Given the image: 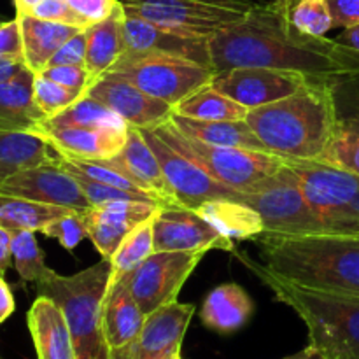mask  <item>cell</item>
<instances>
[{
    "label": "cell",
    "instance_id": "cell-9",
    "mask_svg": "<svg viewBox=\"0 0 359 359\" xmlns=\"http://www.w3.org/2000/svg\"><path fill=\"white\" fill-rule=\"evenodd\" d=\"M284 161L300 181L325 231L359 238V175L319 161Z\"/></svg>",
    "mask_w": 359,
    "mask_h": 359
},
{
    "label": "cell",
    "instance_id": "cell-1",
    "mask_svg": "<svg viewBox=\"0 0 359 359\" xmlns=\"http://www.w3.org/2000/svg\"><path fill=\"white\" fill-rule=\"evenodd\" d=\"M209 51L217 72L235 67H272L339 84L359 79L358 51L335 39L294 30L272 2H258L244 20L210 39Z\"/></svg>",
    "mask_w": 359,
    "mask_h": 359
},
{
    "label": "cell",
    "instance_id": "cell-47",
    "mask_svg": "<svg viewBox=\"0 0 359 359\" xmlns=\"http://www.w3.org/2000/svg\"><path fill=\"white\" fill-rule=\"evenodd\" d=\"M14 297H13V291H11L9 284L2 279L0 276V325L9 318L11 314L14 312Z\"/></svg>",
    "mask_w": 359,
    "mask_h": 359
},
{
    "label": "cell",
    "instance_id": "cell-28",
    "mask_svg": "<svg viewBox=\"0 0 359 359\" xmlns=\"http://www.w3.org/2000/svg\"><path fill=\"white\" fill-rule=\"evenodd\" d=\"M230 241H258L265 231L263 219L252 207L231 198L210 200L195 209Z\"/></svg>",
    "mask_w": 359,
    "mask_h": 359
},
{
    "label": "cell",
    "instance_id": "cell-17",
    "mask_svg": "<svg viewBox=\"0 0 359 359\" xmlns=\"http://www.w3.org/2000/svg\"><path fill=\"white\" fill-rule=\"evenodd\" d=\"M146 314L140 311L128 286V277L109 284L102 305V337L109 359H135L133 346L142 330Z\"/></svg>",
    "mask_w": 359,
    "mask_h": 359
},
{
    "label": "cell",
    "instance_id": "cell-16",
    "mask_svg": "<svg viewBox=\"0 0 359 359\" xmlns=\"http://www.w3.org/2000/svg\"><path fill=\"white\" fill-rule=\"evenodd\" d=\"M95 100L121 116L126 125L133 128H154L168 121L174 107L167 102L151 97L146 91L118 72H107L86 91Z\"/></svg>",
    "mask_w": 359,
    "mask_h": 359
},
{
    "label": "cell",
    "instance_id": "cell-49",
    "mask_svg": "<svg viewBox=\"0 0 359 359\" xmlns=\"http://www.w3.org/2000/svg\"><path fill=\"white\" fill-rule=\"evenodd\" d=\"M25 67V63L21 62H11V60H0V83L6 81L7 77L14 76L18 70H21Z\"/></svg>",
    "mask_w": 359,
    "mask_h": 359
},
{
    "label": "cell",
    "instance_id": "cell-48",
    "mask_svg": "<svg viewBox=\"0 0 359 359\" xmlns=\"http://www.w3.org/2000/svg\"><path fill=\"white\" fill-rule=\"evenodd\" d=\"M339 44L346 46V48L354 49L359 53V25H353V27H346L339 35L335 37Z\"/></svg>",
    "mask_w": 359,
    "mask_h": 359
},
{
    "label": "cell",
    "instance_id": "cell-46",
    "mask_svg": "<svg viewBox=\"0 0 359 359\" xmlns=\"http://www.w3.org/2000/svg\"><path fill=\"white\" fill-rule=\"evenodd\" d=\"M11 242H13V231L0 226V276H4L7 272V269L13 265Z\"/></svg>",
    "mask_w": 359,
    "mask_h": 359
},
{
    "label": "cell",
    "instance_id": "cell-43",
    "mask_svg": "<svg viewBox=\"0 0 359 359\" xmlns=\"http://www.w3.org/2000/svg\"><path fill=\"white\" fill-rule=\"evenodd\" d=\"M84 58H86V30H81L74 35L72 39L65 42L55 56L51 58L48 67L55 65H79L84 67Z\"/></svg>",
    "mask_w": 359,
    "mask_h": 359
},
{
    "label": "cell",
    "instance_id": "cell-23",
    "mask_svg": "<svg viewBox=\"0 0 359 359\" xmlns=\"http://www.w3.org/2000/svg\"><path fill=\"white\" fill-rule=\"evenodd\" d=\"M37 359H77L72 333L62 309L48 297L39 294L27 314Z\"/></svg>",
    "mask_w": 359,
    "mask_h": 359
},
{
    "label": "cell",
    "instance_id": "cell-30",
    "mask_svg": "<svg viewBox=\"0 0 359 359\" xmlns=\"http://www.w3.org/2000/svg\"><path fill=\"white\" fill-rule=\"evenodd\" d=\"M170 123L182 133L196 137L203 142L269 153V149L263 146L262 140L256 137V133L245 121H198V119L184 118L174 112L170 116Z\"/></svg>",
    "mask_w": 359,
    "mask_h": 359
},
{
    "label": "cell",
    "instance_id": "cell-22",
    "mask_svg": "<svg viewBox=\"0 0 359 359\" xmlns=\"http://www.w3.org/2000/svg\"><path fill=\"white\" fill-rule=\"evenodd\" d=\"M193 316L195 305L181 302L163 305L147 314L133 346V358L151 359L181 349Z\"/></svg>",
    "mask_w": 359,
    "mask_h": 359
},
{
    "label": "cell",
    "instance_id": "cell-40",
    "mask_svg": "<svg viewBox=\"0 0 359 359\" xmlns=\"http://www.w3.org/2000/svg\"><path fill=\"white\" fill-rule=\"evenodd\" d=\"M30 14L35 18H41V20L56 21V23L70 25V27L83 28V30L91 27L67 0H42L32 9Z\"/></svg>",
    "mask_w": 359,
    "mask_h": 359
},
{
    "label": "cell",
    "instance_id": "cell-29",
    "mask_svg": "<svg viewBox=\"0 0 359 359\" xmlns=\"http://www.w3.org/2000/svg\"><path fill=\"white\" fill-rule=\"evenodd\" d=\"M56 158L58 151L42 137L0 128V179L23 168L51 163Z\"/></svg>",
    "mask_w": 359,
    "mask_h": 359
},
{
    "label": "cell",
    "instance_id": "cell-54",
    "mask_svg": "<svg viewBox=\"0 0 359 359\" xmlns=\"http://www.w3.org/2000/svg\"><path fill=\"white\" fill-rule=\"evenodd\" d=\"M174 359H184V358H182L181 351H177V353H175V356H174Z\"/></svg>",
    "mask_w": 359,
    "mask_h": 359
},
{
    "label": "cell",
    "instance_id": "cell-14",
    "mask_svg": "<svg viewBox=\"0 0 359 359\" xmlns=\"http://www.w3.org/2000/svg\"><path fill=\"white\" fill-rule=\"evenodd\" d=\"M0 193L48 205L67 207L77 212H86L91 209L90 200L86 198L76 177L63 170L56 160L23 168L0 179Z\"/></svg>",
    "mask_w": 359,
    "mask_h": 359
},
{
    "label": "cell",
    "instance_id": "cell-2",
    "mask_svg": "<svg viewBox=\"0 0 359 359\" xmlns=\"http://www.w3.org/2000/svg\"><path fill=\"white\" fill-rule=\"evenodd\" d=\"M339 83L309 77L290 97L251 109L245 123L270 154L293 161H318L339 123Z\"/></svg>",
    "mask_w": 359,
    "mask_h": 359
},
{
    "label": "cell",
    "instance_id": "cell-3",
    "mask_svg": "<svg viewBox=\"0 0 359 359\" xmlns=\"http://www.w3.org/2000/svg\"><path fill=\"white\" fill-rule=\"evenodd\" d=\"M265 269L294 286L359 297V238L323 233L262 237Z\"/></svg>",
    "mask_w": 359,
    "mask_h": 359
},
{
    "label": "cell",
    "instance_id": "cell-21",
    "mask_svg": "<svg viewBox=\"0 0 359 359\" xmlns=\"http://www.w3.org/2000/svg\"><path fill=\"white\" fill-rule=\"evenodd\" d=\"M30 133L48 140L60 154L81 160H107L116 156L126 142V132L84 126L49 125L42 121Z\"/></svg>",
    "mask_w": 359,
    "mask_h": 359
},
{
    "label": "cell",
    "instance_id": "cell-35",
    "mask_svg": "<svg viewBox=\"0 0 359 359\" xmlns=\"http://www.w3.org/2000/svg\"><path fill=\"white\" fill-rule=\"evenodd\" d=\"M318 161L337 170L359 175V119L354 116H340L328 146Z\"/></svg>",
    "mask_w": 359,
    "mask_h": 359
},
{
    "label": "cell",
    "instance_id": "cell-20",
    "mask_svg": "<svg viewBox=\"0 0 359 359\" xmlns=\"http://www.w3.org/2000/svg\"><path fill=\"white\" fill-rule=\"evenodd\" d=\"M160 205L146 202H109L84 212L88 238L104 259H111L126 235L153 216Z\"/></svg>",
    "mask_w": 359,
    "mask_h": 359
},
{
    "label": "cell",
    "instance_id": "cell-25",
    "mask_svg": "<svg viewBox=\"0 0 359 359\" xmlns=\"http://www.w3.org/2000/svg\"><path fill=\"white\" fill-rule=\"evenodd\" d=\"M123 21H125V9L119 2L111 16L86 28L84 69L90 77V84L97 83L102 76H105L125 53Z\"/></svg>",
    "mask_w": 359,
    "mask_h": 359
},
{
    "label": "cell",
    "instance_id": "cell-50",
    "mask_svg": "<svg viewBox=\"0 0 359 359\" xmlns=\"http://www.w3.org/2000/svg\"><path fill=\"white\" fill-rule=\"evenodd\" d=\"M284 359H326V356L321 353V351L316 349L314 346H311V344H309L305 349L298 351L297 354H291V356H287Z\"/></svg>",
    "mask_w": 359,
    "mask_h": 359
},
{
    "label": "cell",
    "instance_id": "cell-5",
    "mask_svg": "<svg viewBox=\"0 0 359 359\" xmlns=\"http://www.w3.org/2000/svg\"><path fill=\"white\" fill-rule=\"evenodd\" d=\"M111 272V259L102 258L100 263L74 276H60L51 270L35 284L39 294L51 298L62 309L72 333L77 359H109L102 337V305Z\"/></svg>",
    "mask_w": 359,
    "mask_h": 359
},
{
    "label": "cell",
    "instance_id": "cell-51",
    "mask_svg": "<svg viewBox=\"0 0 359 359\" xmlns=\"http://www.w3.org/2000/svg\"><path fill=\"white\" fill-rule=\"evenodd\" d=\"M42 0H14V6H16V16L21 14H30L37 4H41Z\"/></svg>",
    "mask_w": 359,
    "mask_h": 359
},
{
    "label": "cell",
    "instance_id": "cell-11",
    "mask_svg": "<svg viewBox=\"0 0 359 359\" xmlns=\"http://www.w3.org/2000/svg\"><path fill=\"white\" fill-rule=\"evenodd\" d=\"M203 251H154L128 276V286L144 314L177 302Z\"/></svg>",
    "mask_w": 359,
    "mask_h": 359
},
{
    "label": "cell",
    "instance_id": "cell-56",
    "mask_svg": "<svg viewBox=\"0 0 359 359\" xmlns=\"http://www.w3.org/2000/svg\"><path fill=\"white\" fill-rule=\"evenodd\" d=\"M0 359H4V356H2V351H0Z\"/></svg>",
    "mask_w": 359,
    "mask_h": 359
},
{
    "label": "cell",
    "instance_id": "cell-18",
    "mask_svg": "<svg viewBox=\"0 0 359 359\" xmlns=\"http://www.w3.org/2000/svg\"><path fill=\"white\" fill-rule=\"evenodd\" d=\"M123 37H125V53L123 55H174L195 60L202 65L212 67L209 41L175 34V32L158 27V25L142 20L139 16L125 13Z\"/></svg>",
    "mask_w": 359,
    "mask_h": 359
},
{
    "label": "cell",
    "instance_id": "cell-39",
    "mask_svg": "<svg viewBox=\"0 0 359 359\" xmlns=\"http://www.w3.org/2000/svg\"><path fill=\"white\" fill-rule=\"evenodd\" d=\"M46 237L56 238L65 249L72 251L83 242V238H88L86 219L84 212H69L58 219L51 221L44 230L41 231Z\"/></svg>",
    "mask_w": 359,
    "mask_h": 359
},
{
    "label": "cell",
    "instance_id": "cell-33",
    "mask_svg": "<svg viewBox=\"0 0 359 359\" xmlns=\"http://www.w3.org/2000/svg\"><path fill=\"white\" fill-rule=\"evenodd\" d=\"M158 212V210H156ZM156 212L146 221L133 228L125 241L119 244L114 255L111 256V280L109 284H116L118 280L128 277L140 263L146 262L154 252V217Z\"/></svg>",
    "mask_w": 359,
    "mask_h": 359
},
{
    "label": "cell",
    "instance_id": "cell-42",
    "mask_svg": "<svg viewBox=\"0 0 359 359\" xmlns=\"http://www.w3.org/2000/svg\"><path fill=\"white\" fill-rule=\"evenodd\" d=\"M0 60L25 63L23 58V37L18 18L0 23Z\"/></svg>",
    "mask_w": 359,
    "mask_h": 359
},
{
    "label": "cell",
    "instance_id": "cell-44",
    "mask_svg": "<svg viewBox=\"0 0 359 359\" xmlns=\"http://www.w3.org/2000/svg\"><path fill=\"white\" fill-rule=\"evenodd\" d=\"M90 25L111 16L121 0H67Z\"/></svg>",
    "mask_w": 359,
    "mask_h": 359
},
{
    "label": "cell",
    "instance_id": "cell-27",
    "mask_svg": "<svg viewBox=\"0 0 359 359\" xmlns=\"http://www.w3.org/2000/svg\"><path fill=\"white\" fill-rule=\"evenodd\" d=\"M16 18L20 21L21 37H23L25 65L34 74H41L49 65L55 53L77 32L83 30L70 25L41 20L32 14H21Z\"/></svg>",
    "mask_w": 359,
    "mask_h": 359
},
{
    "label": "cell",
    "instance_id": "cell-7",
    "mask_svg": "<svg viewBox=\"0 0 359 359\" xmlns=\"http://www.w3.org/2000/svg\"><path fill=\"white\" fill-rule=\"evenodd\" d=\"M256 4V0H121L126 14L203 41L244 20Z\"/></svg>",
    "mask_w": 359,
    "mask_h": 359
},
{
    "label": "cell",
    "instance_id": "cell-13",
    "mask_svg": "<svg viewBox=\"0 0 359 359\" xmlns=\"http://www.w3.org/2000/svg\"><path fill=\"white\" fill-rule=\"evenodd\" d=\"M309 81L298 70L272 67H235L223 70L212 81V86L245 109H256L290 97Z\"/></svg>",
    "mask_w": 359,
    "mask_h": 359
},
{
    "label": "cell",
    "instance_id": "cell-10",
    "mask_svg": "<svg viewBox=\"0 0 359 359\" xmlns=\"http://www.w3.org/2000/svg\"><path fill=\"white\" fill-rule=\"evenodd\" d=\"M109 72H118L151 97L172 107L212 84L217 70L209 65L174 55H123Z\"/></svg>",
    "mask_w": 359,
    "mask_h": 359
},
{
    "label": "cell",
    "instance_id": "cell-55",
    "mask_svg": "<svg viewBox=\"0 0 359 359\" xmlns=\"http://www.w3.org/2000/svg\"><path fill=\"white\" fill-rule=\"evenodd\" d=\"M256 2H272V0H256Z\"/></svg>",
    "mask_w": 359,
    "mask_h": 359
},
{
    "label": "cell",
    "instance_id": "cell-12",
    "mask_svg": "<svg viewBox=\"0 0 359 359\" xmlns=\"http://www.w3.org/2000/svg\"><path fill=\"white\" fill-rule=\"evenodd\" d=\"M140 132H142L144 139L149 144L153 153L156 154L168 186L172 188L182 209L195 210L196 207L210 202V200L238 198V195H241L238 189H231L217 182L196 161L189 160L188 156L168 146L153 128H142Z\"/></svg>",
    "mask_w": 359,
    "mask_h": 359
},
{
    "label": "cell",
    "instance_id": "cell-8",
    "mask_svg": "<svg viewBox=\"0 0 359 359\" xmlns=\"http://www.w3.org/2000/svg\"><path fill=\"white\" fill-rule=\"evenodd\" d=\"M237 200L252 207L262 216L265 226L262 237H297L325 231L300 181L286 161L272 177L249 191H241Z\"/></svg>",
    "mask_w": 359,
    "mask_h": 359
},
{
    "label": "cell",
    "instance_id": "cell-24",
    "mask_svg": "<svg viewBox=\"0 0 359 359\" xmlns=\"http://www.w3.org/2000/svg\"><path fill=\"white\" fill-rule=\"evenodd\" d=\"M35 74L27 65L0 83V128L32 132L46 116L34 98Z\"/></svg>",
    "mask_w": 359,
    "mask_h": 359
},
{
    "label": "cell",
    "instance_id": "cell-26",
    "mask_svg": "<svg viewBox=\"0 0 359 359\" xmlns=\"http://www.w3.org/2000/svg\"><path fill=\"white\" fill-rule=\"evenodd\" d=\"M255 312V302L248 291L235 283L221 284L205 297L200 311L203 326L221 335H230L248 325Z\"/></svg>",
    "mask_w": 359,
    "mask_h": 359
},
{
    "label": "cell",
    "instance_id": "cell-41",
    "mask_svg": "<svg viewBox=\"0 0 359 359\" xmlns=\"http://www.w3.org/2000/svg\"><path fill=\"white\" fill-rule=\"evenodd\" d=\"M41 76L48 77V79L55 81V83L62 84V86L69 88V90L79 91V93L86 95L90 90V77L84 67L79 65H55L46 67L41 72Z\"/></svg>",
    "mask_w": 359,
    "mask_h": 359
},
{
    "label": "cell",
    "instance_id": "cell-53",
    "mask_svg": "<svg viewBox=\"0 0 359 359\" xmlns=\"http://www.w3.org/2000/svg\"><path fill=\"white\" fill-rule=\"evenodd\" d=\"M181 351V349H179ZM175 353H177V351H175ZM175 353H168V354H163V356H158V358H151V359H174V356H175Z\"/></svg>",
    "mask_w": 359,
    "mask_h": 359
},
{
    "label": "cell",
    "instance_id": "cell-4",
    "mask_svg": "<svg viewBox=\"0 0 359 359\" xmlns=\"http://www.w3.org/2000/svg\"><path fill=\"white\" fill-rule=\"evenodd\" d=\"M233 255L273 291L277 300L300 316L309 330V344L326 359H359V297L294 286L244 252L233 249Z\"/></svg>",
    "mask_w": 359,
    "mask_h": 359
},
{
    "label": "cell",
    "instance_id": "cell-36",
    "mask_svg": "<svg viewBox=\"0 0 359 359\" xmlns=\"http://www.w3.org/2000/svg\"><path fill=\"white\" fill-rule=\"evenodd\" d=\"M46 123L63 126H84V128L119 130V132H126L130 128L121 116L105 107L102 102L91 98L90 95H83L65 111L46 119Z\"/></svg>",
    "mask_w": 359,
    "mask_h": 359
},
{
    "label": "cell",
    "instance_id": "cell-32",
    "mask_svg": "<svg viewBox=\"0 0 359 359\" xmlns=\"http://www.w3.org/2000/svg\"><path fill=\"white\" fill-rule=\"evenodd\" d=\"M174 112L198 121H245L249 109L209 84L186 98L174 109Z\"/></svg>",
    "mask_w": 359,
    "mask_h": 359
},
{
    "label": "cell",
    "instance_id": "cell-38",
    "mask_svg": "<svg viewBox=\"0 0 359 359\" xmlns=\"http://www.w3.org/2000/svg\"><path fill=\"white\" fill-rule=\"evenodd\" d=\"M81 97H83V93H79V91L69 90V88L62 86V84L55 83V81L48 79L41 74H35L34 98L37 107L44 112L46 119L65 111Z\"/></svg>",
    "mask_w": 359,
    "mask_h": 359
},
{
    "label": "cell",
    "instance_id": "cell-45",
    "mask_svg": "<svg viewBox=\"0 0 359 359\" xmlns=\"http://www.w3.org/2000/svg\"><path fill=\"white\" fill-rule=\"evenodd\" d=\"M333 21L337 27H353L359 25V0H328Z\"/></svg>",
    "mask_w": 359,
    "mask_h": 359
},
{
    "label": "cell",
    "instance_id": "cell-34",
    "mask_svg": "<svg viewBox=\"0 0 359 359\" xmlns=\"http://www.w3.org/2000/svg\"><path fill=\"white\" fill-rule=\"evenodd\" d=\"M272 4L287 25L305 35L325 37L335 28L328 0H272Z\"/></svg>",
    "mask_w": 359,
    "mask_h": 359
},
{
    "label": "cell",
    "instance_id": "cell-37",
    "mask_svg": "<svg viewBox=\"0 0 359 359\" xmlns=\"http://www.w3.org/2000/svg\"><path fill=\"white\" fill-rule=\"evenodd\" d=\"M11 252H13L14 269L25 283L37 284L51 272V269L44 262V252L39 248L35 231L14 230Z\"/></svg>",
    "mask_w": 359,
    "mask_h": 359
},
{
    "label": "cell",
    "instance_id": "cell-15",
    "mask_svg": "<svg viewBox=\"0 0 359 359\" xmlns=\"http://www.w3.org/2000/svg\"><path fill=\"white\" fill-rule=\"evenodd\" d=\"M233 252L235 244L200 214L182 207H160L154 217V251Z\"/></svg>",
    "mask_w": 359,
    "mask_h": 359
},
{
    "label": "cell",
    "instance_id": "cell-52",
    "mask_svg": "<svg viewBox=\"0 0 359 359\" xmlns=\"http://www.w3.org/2000/svg\"><path fill=\"white\" fill-rule=\"evenodd\" d=\"M354 84H356V88H358V91H356V93L359 95V79H354ZM358 98H359V97H358ZM356 107H358V111H356V112H354V114H351V116H354V118H356V119H359V100H358Z\"/></svg>",
    "mask_w": 359,
    "mask_h": 359
},
{
    "label": "cell",
    "instance_id": "cell-31",
    "mask_svg": "<svg viewBox=\"0 0 359 359\" xmlns=\"http://www.w3.org/2000/svg\"><path fill=\"white\" fill-rule=\"evenodd\" d=\"M74 212L72 209L48 203L32 202L20 196L0 193V226L7 230H32L42 231L51 221ZM77 212V210H76Z\"/></svg>",
    "mask_w": 359,
    "mask_h": 359
},
{
    "label": "cell",
    "instance_id": "cell-6",
    "mask_svg": "<svg viewBox=\"0 0 359 359\" xmlns=\"http://www.w3.org/2000/svg\"><path fill=\"white\" fill-rule=\"evenodd\" d=\"M153 130L168 146L196 161L217 182L238 191L256 188L284 167V160L276 154L203 142L175 128L170 119Z\"/></svg>",
    "mask_w": 359,
    "mask_h": 359
},
{
    "label": "cell",
    "instance_id": "cell-19",
    "mask_svg": "<svg viewBox=\"0 0 359 359\" xmlns=\"http://www.w3.org/2000/svg\"><path fill=\"white\" fill-rule=\"evenodd\" d=\"M102 161L107 167L125 175L137 188L153 195L161 203V207H181L174 191L168 186L156 154L153 153L139 128L130 126L123 149L116 156Z\"/></svg>",
    "mask_w": 359,
    "mask_h": 359
}]
</instances>
